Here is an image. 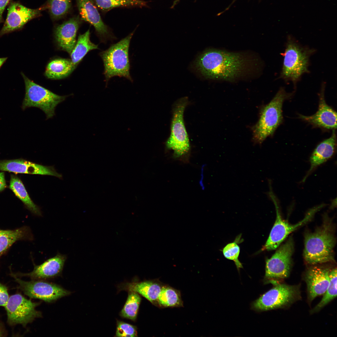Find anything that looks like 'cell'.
<instances>
[{
  "label": "cell",
  "instance_id": "obj_1",
  "mask_svg": "<svg viewBox=\"0 0 337 337\" xmlns=\"http://www.w3.org/2000/svg\"><path fill=\"white\" fill-rule=\"evenodd\" d=\"M249 60L239 53L212 49L202 54L196 65L206 77L230 81L243 75L250 63Z\"/></svg>",
  "mask_w": 337,
  "mask_h": 337
},
{
  "label": "cell",
  "instance_id": "obj_2",
  "mask_svg": "<svg viewBox=\"0 0 337 337\" xmlns=\"http://www.w3.org/2000/svg\"><path fill=\"white\" fill-rule=\"evenodd\" d=\"M312 232L305 235L303 256L308 264L314 265L334 262L336 243L335 227L328 217Z\"/></svg>",
  "mask_w": 337,
  "mask_h": 337
},
{
  "label": "cell",
  "instance_id": "obj_3",
  "mask_svg": "<svg viewBox=\"0 0 337 337\" xmlns=\"http://www.w3.org/2000/svg\"><path fill=\"white\" fill-rule=\"evenodd\" d=\"M314 49L302 46L294 38L287 39L281 71L280 76L286 81H291L295 86L302 75L309 72L310 56Z\"/></svg>",
  "mask_w": 337,
  "mask_h": 337
},
{
  "label": "cell",
  "instance_id": "obj_4",
  "mask_svg": "<svg viewBox=\"0 0 337 337\" xmlns=\"http://www.w3.org/2000/svg\"><path fill=\"white\" fill-rule=\"evenodd\" d=\"M292 95V93H288L284 88L281 87L271 101L263 108L260 118L253 128L255 143L261 144L273 134L282 122L283 103Z\"/></svg>",
  "mask_w": 337,
  "mask_h": 337
},
{
  "label": "cell",
  "instance_id": "obj_5",
  "mask_svg": "<svg viewBox=\"0 0 337 337\" xmlns=\"http://www.w3.org/2000/svg\"><path fill=\"white\" fill-rule=\"evenodd\" d=\"M134 32L118 42L111 45L107 50L100 53L104 63L103 74L106 85L112 77H124L131 82L130 64L129 50L131 40Z\"/></svg>",
  "mask_w": 337,
  "mask_h": 337
},
{
  "label": "cell",
  "instance_id": "obj_6",
  "mask_svg": "<svg viewBox=\"0 0 337 337\" xmlns=\"http://www.w3.org/2000/svg\"><path fill=\"white\" fill-rule=\"evenodd\" d=\"M25 84V94L22 108L35 107L43 111L46 116V119L55 115L56 106L65 100L67 95L56 94L49 90L35 83L21 73Z\"/></svg>",
  "mask_w": 337,
  "mask_h": 337
},
{
  "label": "cell",
  "instance_id": "obj_7",
  "mask_svg": "<svg viewBox=\"0 0 337 337\" xmlns=\"http://www.w3.org/2000/svg\"><path fill=\"white\" fill-rule=\"evenodd\" d=\"M188 103L187 97L178 100L173 105L169 136L165 143L166 147L180 156L187 154L190 149L189 137L183 119L185 110Z\"/></svg>",
  "mask_w": 337,
  "mask_h": 337
},
{
  "label": "cell",
  "instance_id": "obj_8",
  "mask_svg": "<svg viewBox=\"0 0 337 337\" xmlns=\"http://www.w3.org/2000/svg\"><path fill=\"white\" fill-rule=\"evenodd\" d=\"M270 190L269 194L275 206L276 218L262 250L270 251L277 249L290 234L309 221L325 205L321 204L311 208L302 220L295 224H291L282 217L276 198L271 189Z\"/></svg>",
  "mask_w": 337,
  "mask_h": 337
},
{
  "label": "cell",
  "instance_id": "obj_9",
  "mask_svg": "<svg viewBox=\"0 0 337 337\" xmlns=\"http://www.w3.org/2000/svg\"><path fill=\"white\" fill-rule=\"evenodd\" d=\"M275 285L255 301L253 306L255 309L266 311L285 308L301 299L300 285Z\"/></svg>",
  "mask_w": 337,
  "mask_h": 337
},
{
  "label": "cell",
  "instance_id": "obj_10",
  "mask_svg": "<svg viewBox=\"0 0 337 337\" xmlns=\"http://www.w3.org/2000/svg\"><path fill=\"white\" fill-rule=\"evenodd\" d=\"M294 242L292 237L278 247L275 253L266 261L265 278L270 282L287 278L292 266Z\"/></svg>",
  "mask_w": 337,
  "mask_h": 337
},
{
  "label": "cell",
  "instance_id": "obj_11",
  "mask_svg": "<svg viewBox=\"0 0 337 337\" xmlns=\"http://www.w3.org/2000/svg\"><path fill=\"white\" fill-rule=\"evenodd\" d=\"M39 304L20 294L11 295L4 307L8 323L11 325H21L25 326L36 318L41 317V313L36 309Z\"/></svg>",
  "mask_w": 337,
  "mask_h": 337
},
{
  "label": "cell",
  "instance_id": "obj_12",
  "mask_svg": "<svg viewBox=\"0 0 337 337\" xmlns=\"http://www.w3.org/2000/svg\"><path fill=\"white\" fill-rule=\"evenodd\" d=\"M18 283V288L27 296L47 302H52L69 295L70 292L59 285L42 280H22L13 273L11 274Z\"/></svg>",
  "mask_w": 337,
  "mask_h": 337
},
{
  "label": "cell",
  "instance_id": "obj_13",
  "mask_svg": "<svg viewBox=\"0 0 337 337\" xmlns=\"http://www.w3.org/2000/svg\"><path fill=\"white\" fill-rule=\"evenodd\" d=\"M44 7L32 9L19 3H11L6 21L0 31V37L22 28L29 21L39 16Z\"/></svg>",
  "mask_w": 337,
  "mask_h": 337
},
{
  "label": "cell",
  "instance_id": "obj_14",
  "mask_svg": "<svg viewBox=\"0 0 337 337\" xmlns=\"http://www.w3.org/2000/svg\"><path fill=\"white\" fill-rule=\"evenodd\" d=\"M331 270L329 268L314 265L306 270L304 278L309 302L325 292L330 282Z\"/></svg>",
  "mask_w": 337,
  "mask_h": 337
},
{
  "label": "cell",
  "instance_id": "obj_15",
  "mask_svg": "<svg viewBox=\"0 0 337 337\" xmlns=\"http://www.w3.org/2000/svg\"><path fill=\"white\" fill-rule=\"evenodd\" d=\"M82 20L93 25L101 42L105 43L115 38L107 26L102 21L100 15L92 0H76Z\"/></svg>",
  "mask_w": 337,
  "mask_h": 337
},
{
  "label": "cell",
  "instance_id": "obj_16",
  "mask_svg": "<svg viewBox=\"0 0 337 337\" xmlns=\"http://www.w3.org/2000/svg\"><path fill=\"white\" fill-rule=\"evenodd\" d=\"M325 84L323 83L319 94V102L317 111L310 116L299 115L300 119L314 126L330 129H335L337 127V113L326 103L325 98Z\"/></svg>",
  "mask_w": 337,
  "mask_h": 337
},
{
  "label": "cell",
  "instance_id": "obj_17",
  "mask_svg": "<svg viewBox=\"0 0 337 337\" xmlns=\"http://www.w3.org/2000/svg\"><path fill=\"white\" fill-rule=\"evenodd\" d=\"M67 256L59 252L41 264L34 263L33 270L28 273L14 274L17 277L27 276L33 280H43L52 278L60 276L62 273Z\"/></svg>",
  "mask_w": 337,
  "mask_h": 337
},
{
  "label": "cell",
  "instance_id": "obj_18",
  "mask_svg": "<svg viewBox=\"0 0 337 337\" xmlns=\"http://www.w3.org/2000/svg\"><path fill=\"white\" fill-rule=\"evenodd\" d=\"M0 170L16 173L49 175L58 178L61 177L52 167L45 166L21 159L0 160Z\"/></svg>",
  "mask_w": 337,
  "mask_h": 337
},
{
  "label": "cell",
  "instance_id": "obj_19",
  "mask_svg": "<svg viewBox=\"0 0 337 337\" xmlns=\"http://www.w3.org/2000/svg\"><path fill=\"white\" fill-rule=\"evenodd\" d=\"M335 129L333 130L331 136L319 144L310 157V168L302 182H305L308 176L318 166L326 162L334 154L336 146Z\"/></svg>",
  "mask_w": 337,
  "mask_h": 337
},
{
  "label": "cell",
  "instance_id": "obj_20",
  "mask_svg": "<svg viewBox=\"0 0 337 337\" xmlns=\"http://www.w3.org/2000/svg\"><path fill=\"white\" fill-rule=\"evenodd\" d=\"M79 22L73 18L58 26L56 28L55 37L59 46L71 54L76 43V35Z\"/></svg>",
  "mask_w": 337,
  "mask_h": 337
},
{
  "label": "cell",
  "instance_id": "obj_21",
  "mask_svg": "<svg viewBox=\"0 0 337 337\" xmlns=\"http://www.w3.org/2000/svg\"><path fill=\"white\" fill-rule=\"evenodd\" d=\"M162 286L155 281L126 282L118 287L120 290L134 291L143 296L153 304L158 302V299Z\"/></svg>",
  "mask_w": 337,
  "mask_h": 337
},
{
  "label": "cell",
  "instance_id": "obj_22",
  "mask_svg": "<svg viewBox=\"0 0 337 337\" xmlns=\"http://www.w3.org/2000/svg\"><path fill=\"white\" fill-rule=\"evenodd\" d=\"M75 68L71 60L58 58L48 63L45 75L49 79H61L68 76Z\"/></svg>",
  "mask_w": 337,
  "mask_h": 337
},
{
  "label": "cell",
  "instance_id": "obj_23",
  "mask_svg": "<svg viewBox=\"0 0 337 337\" xmlns=\"http://www.w3.org/2000/svg\"><path fill=\"white\" fill-rule=\"evenodd\" d=\"M9 188L32 213L37 216H42L40 208L32 200L23 184L17 177L11 175Z\"/></svg>",
  "mask_w": 337,
  "mask_h": 337
},
{
  "label": "cell",
  "instance_id": "obj_24",
  "mask_svg": "<svg viewBox=\"0 0 337 337\" xmlns=\"http://www.w3.org/2000/svg\"><path fill=\"white\" fill-rule=\"evenodd\" d=\"M90 35L89 30L84 34L80 35L70 54L71 60L75 67L88 52L98 49V45L90 41Z\"/></svg>",
  "mask_w": 337,
  "mask_h": 337
},
{
  "label": "cell",
  "instance_id": "obj_25",
  "mask_svg": "<svg viewBox=\"0 0 337 337\" xmlns=\"http://www.w3.org/2000/svg\"><path fill=\"white\" fill-rule=\"evenodd\" d=\"M29 229L26 227L14 230L0 229V257L16 241L31 238Z\"/></svg>",
  "mask_w": 337,
  "mask_h": 337
},
{
  "label": "cell",
  "instance_id": "obj_26",
  "mask_svg": "<svg viewBox=\"0 0 337 337\" xmlns=\"http://www.w3.org/2000/svg\"><path fill=\"white\" fill-rule=\"evenodd\" d=\"M128 295L125 303L120 313L124 318L135 321L136 319L141 298L138 293L128 291Z\"/></svg>",
  "mask_w": 337,
  "mask_h": 337
},
{
  "label": "cell",
  "instance_id": "obj_27",
  "mask_svg": "<svg viewBox=\"0 0 337 337\" xmlns=\"http://www.w3.org/2000/svg\"><path fill=\"white\" fill-rule=\"evenodd\" d=\"M158 303L164 307L182 306V301L179 291L170 287L163 286L159 296Z\"/></svg>",
  "mask_w": 337,
  "mask_h": 337
},
{
  "label": "cell",
  "instance_id": "obj_28",
  "mask_svg": "<svg viewBox=\"0 0 337 337\" xmlns=\"http://www.w3.org/2000/svg\"><path fill=\"white\" fill-rule=\"evenodd\" d=\"M337 268L331 269L330 273V282L328 288L321 301L311 310V313L319 311L337 296Z\"/></svg>",
  "mask_w": 337,
  "mask_h": 337
},
{
  "label": "cell",
  "instance_id": "obj_29",
  "mask_svg": "<svg viewBox=\"0 0 337 337\" xmlns=\"http://www.w3.org/2000/svg\"><path fill=\"white\" fill-rule=\"evenodd\" d=\"M97 6L104 11L123 7H140L147 5L143 0H94Z\"/></svg>",
  "mask_w": 337,
  "mask_h": 337
},
{
  "label": "cell",
  "instance_id": "obj_30",
  "mask_svg": "<svg viewBox=\"0 0 337 337\" xmlns=\"http://www.w3.org/2000/svg\"><path fill=\"white\" fill-rule=\"evenodd\" d=\"M71 6V0H49L48 5L51 15L54 19L60 18L64 15Z\"/></svg>",
  "mask_w": 337,
  "mask_h": 337
},
{
  "label": "cell",
  "instance_id": "obj_31",
  "mask_svg": "<svg viewBox=\"0 0 337 337\" xmlns=\"http://www.w3.org/2000/svg\"><path fill=\"white\" fill-rule=\"evenodd\" d=\"M240 251L239 246L235 242L227 244L224 247L222 251L225 257L233 261L238 269L242 267V264L238 259Z\"/></svg>",
  "mask_w": 337,
  "mask_h": 337
},
{
  "label": "cell",
  "instance_id": "obj_32",
  "mask_svg": "<svg viewBox=\"0 0 337 337\" xmlns=\"http://www.w3.org/2000/svg\"><path fill=\"white\" fill-rule=\"evenodd\" d=\"M137 328L134 325L118 320L116 337H137Z\"/></svg>",
  "mask_w": 337,
  "mask_h": 337
},
{
  "label": "cell",
  "instance_id": "obj_33",
  "mask_svg": "<svg viewBox=\"0 0 337 337\" xmlns=\"http://www.w3.org/2000/svg\"><path fill=\"white\" fill-rule=\"evenodd\" d=\"M9 297L7 287L0 283V306L4 307Z\"/></svg>",
  "mask_w": 337,
  "mask_h": 337
},
{
  "label": "cell",
  "instance_id": "obj_34",
  "mask_svg": "<svg viewBox=\"0 0 337 337\" xmlns=\"http://www.w3.org/2000/svg\"><path fill=\"white\" fill-rule=\"evenodd\" d=\"M10 0H0V23L2 22V14Z\"/></svg>",
  "mask_w": 337,
  "mask_h": 337
},
{
  "label": "cell",
  "instance_id": "obj_35",
  "mask_svg": "<svg viewBox=\"0 0 337 337\" xmlns=\"http://www.w3.org/2000/svg\"><path fill=\"white\" fill-rule=\"evenodd\" d=\"M6 187V184L4 173H0V192L3 190Z\"/></svg>",
  "mask_w": 337,
  "mask_h": 337
},
{
  "label": "cell",
  "instance_id": "obj_36",
  "mask_svg": "<svg viewBox=\"0 0 337 337\" xmlns=\"http://www.w3.org/2000/svg\"><path fill=\"white\" fill-rule=\"evenodd\" d=\"M7 58V57L0 58V68L6 61Z\"/></svg>",
  "mask_w": 337,
  "mask_h": 337
},
{
  "label": "cell",
  "instance_id": "obj_37",
  "mask_svg": "<svg viewBox=\"0 0 337 337\" xmlns=\"http://www.w3.org/2000/svg\"><path fill=\"white\" fill-rule=\"evenodd\" d=\"M4 335V332L2 330V327L0 325V337Z\"/></svg>",
  "mask_w": 337,
  "mask_h": 337
},
{
  "label": "cell",
  "instance_id": "obj_38",
  "mask_svg": "<svg viewBox=\"0 0 337 337\" xmlns=\"http://www.w3.org/2000/svg\"></svg>",
  "mask_w": 337,
  "mask_h": 337
}]
</instances>
